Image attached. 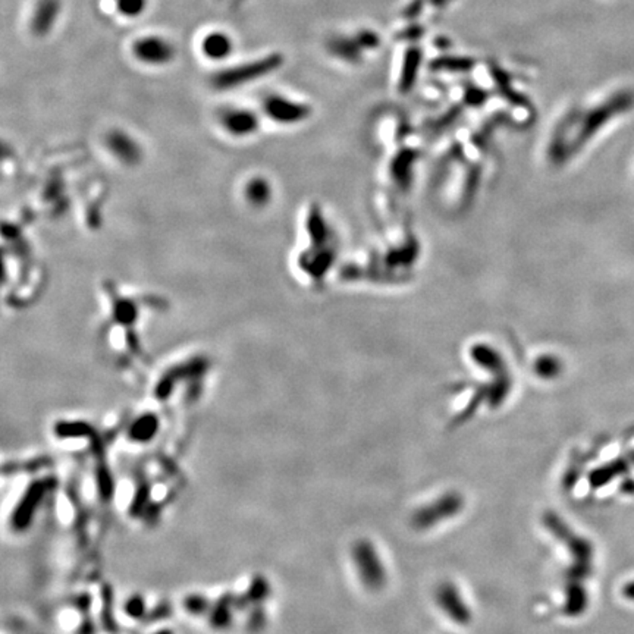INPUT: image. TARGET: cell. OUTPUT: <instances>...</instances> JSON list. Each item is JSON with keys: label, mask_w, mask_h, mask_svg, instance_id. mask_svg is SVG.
Wrapping results in <instances>:
<instances>
[{"label": "cell", "mask_w": 634, "mask_h": 634, "mask_svg": "<svg viewBox=\"0 0 634 634\" xmlns=\"http://www.w3.org/2000/svg\"><path fill=\"white\" fill-rule=\"evenodd\" d=\"M131 55L137 62L161 68L171 65L177 58V46L160 34H143L131 43Z\"/></svg>", "instance_id": "3"}, {"label": "cell", "mask_w": 634, "mask_h": 634, "mask_svg": "<svg viewBox=\"0 0 634 634\" xmlns=\"http://www.w3.org/2000/svg\"><path fill=\"white\" fill-rule=\"evenodd\" d=\"M354 560L361 582L370 590H379L386 582L382 560L369 541L358 542L354 548Z\"/></svg>", "instance_id": "5"}, {"label": "cell", "mask_w": 634, "mask_h": 634, "mask_svg": "<svg viewBox=\"0 0 634 634\" xmlns=\"http://www.w3.org/2000/svg\"><path fill=\"white\" fill-rule=\"evenodd\" d=\"M420 65H422V51L417 47L409 49L406 56H404V59H402L401 72L398 75V83H397L398 91L401 94H407L410 90H413V87L415 86L417 75H419Z\"/></svg>", "instance_id": "11"}, {"label": "cell", "mask_w": 634, "mask_h": 634, "mask_svg": "<svg viewBox=\"0 0 634 634\" xmlns=\"http://www.w3.org/2000/svg\"><path fill=\"white\" fill-rule=\"evenodd\" d=\"M438 603L441 605V608L445 611V614H448L457 624H466L470 619V611L467 608L466 602L463 601V596L460 590H458L454 585L451 583H443L439 586L438 592Z\"/></svg>", "instance_id": "10"}, {"label": "cell", "mask_w": 634, "mask_h": 634, "mask_svg": "<svg viewBox=\"0 0 634 634\" xmlns=\"http://www.w3.org/2000/svg\"><path fill=\"white\" fill-rule=\"evenodd\" d=\"M235 50V42L223 30H212L203 35L200 40V51L203 58L212 62H222L231 55Z\"/></svg>", "instance_id": "9"}, {"label": "cell", "mask_w": 634, "mask_h": 634, "mask_svg": "<svg viewBox=\"0 0 634 634\" xmlns=\"http://www.w3.org/2000/svg\"><path fill=\"white\" fill-rule=\"evenodd\" d=\"M304 231L307 234V247L300 254L299 267L310 283L319 285L325 280L338 257V235L319 206L307 210Z\"/></svg>", "instance_id": "1"}, {"label": "cell", "mask_w": 634, "mask_h": 634, "mask_svg": "<svg viewBox=\"0 0 634 634\" xmlns=\"http://www.w3.org/2000/svg\"><path fill=\"white\" fill-rule=\"evenodd\" d=\"M62 12V0H35L30 13V31L34 37H47Z\"/></svg>", "instance_id": "7"}, {"label": "cell", "mask_w": 634, "mask_h": 634, "mask_svg": "<svg viewBox=\"0 0 634 634\" xmlns=\"http://www.w3.org/2000/svg\"><path fill=\"white\" fill-rule=\"evenodd\" d=\"M242 2H246V0H234V3H235V5H239V3H242Z\"/></svg>", "instance_id": "15"}, {"label": "cell", "mask_w": 634, "mask_h": 634, "mask_svg": "<svg viewBox=\"0 0 634 634\" xmlns=\"http://www.w3.org/2000/svg\"><path fill=\"white\" fill-rule=\"evenodd\" d=\"M461 507L463 499L460 495H445L441 499H438L436 502L430 504V507L422 508L417 512L414 517V524L417 528H429V525H434L445 518H448L450 516L457 514V512L461 509Z\"/></svg>", "instance_id": "8"}, {"label": "cell", "mask_w": 634, "mask_h": 634, "mask_svg": "<svg viewBox=\"0 0 634 634\" xmlns=\"http://www.w3.org/2000/svg\"><path fill=\"white\" fill-rule=\"evenodd\" d=\"M260 119L247 107H225L219 112V124L232 137H248L259 128Z\"/></svg>", "instance_id": "6"}, {"label": "cell", "mask_w": 634, "mask_h": 634, "mask_svg": "<svg viewBox=\"0 0 634 634\" xmlns=\"http://www.w3.org/2000/svg\"><path fill=\"white\" fill-rule=\"evenodd\" d=\"M262 107L267 119L279 125H299L312 115L310 104L276 93L269 94Z\"/></svg>", "instance_id": "4"}, {"label": "cell", "mask_w": 634, "mask_h": 634, "mask_svg": "<svg viewBox=\"0 0 634 634\" xmlns=\"http://www.w3.org/2000/svg\"><path fill=\"white\" fill-rule=\"evenodd\" d=\"M283 63H285V56L280 51H271L260 58L229 65L226 68L219 70L212 75L210 84L213 88L221 91L244 87L254 81L272 75L283 66Z\"/></svg>", "instance_id": "2"}, {"label": "cell", "mask_w": 634, "mask_h": 634, "mask_svg": "<svg viewBox=\"0 0 634 634\" xmlns=\"http://www.w3.org/2000/svg\"><path fill=\"white\" fill-rule=\"evenodd\" d=\"M561 363L560 360L552 356V353H542L537 354L533 361V370L537 377L546 381H552L561 373Z\"/></svg>", "instance_id": "12"}, {"label": "cell", "mask_w": 634, "mask_h": 634, "mask_svg": "<svg viewBox=\"0 0 634 634\" xmlns=\"http://www.w3.org/2000/svg\"><path fill=\"white\" fill-rule=\"evenodd\" d=\"M112 2L118 15L127 19L141 17L148 5V0H112Z\"/></svg>", "instance_id": "13"}, {"label": "cell", "mask_w": 634, "mask_h": 634, "mask_svg": "<svg viewBox=\"0 0 634 634\" xmlns=\"http://www.w3.org/2000/svg\"><path fill=\"white\" fill-rule=\"evenodd\" d=\"M624 595L630 599H634V583H630L626 589H624Z\"/></svg>", "instance_id": "14"}]
</instances>
